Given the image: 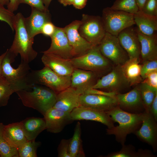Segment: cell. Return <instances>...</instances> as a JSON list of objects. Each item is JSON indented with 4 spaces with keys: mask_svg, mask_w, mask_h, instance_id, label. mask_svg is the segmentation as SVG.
<instances>
[{
    "mask_svg": "<svg viewBox=\"0 0 157 157\" xmlns=\"http://www.w3.org/2000/svg\"><path fill=\"white\" fill-rule=\"evenodd\" d=\"M31 8L30 16L25 18L24 20L29 35L34 38L35 35L41 33L43 25L47 22L51 21V18L49 10L43 11L33 7Z\"/></svg>",
    "mask_w": 157,
    "mask_h": 157,
    "instance_id": "d6986e66",
    "label": "cell"
},
{
    "mask_svg": "<svg viewBox=\"0 0 157 157\" xmlns=\"http://www.w3.org/2000/svg\"><path fill=\"white\" fill-rule=\"evenodd\" d=\"M110 7L133 15L139 10L135 0H116Z\"/></svg>",
    "mask_w": 157,
    "mask_h": 157,
    "instance_id": "d6a6232c",
    "label": "cell"
},
{
    "mask_svg": "<svg viewBox=\"0 0 157 157\" xmlns=\"http://www.w3.org/2000/svg\"><path fill=\"white\" fill-rule=\"evenodd\" d=\"M25 17L21 13L15 15L14 29V38L8 51L16 57L20 55L21 61L29 63L37 57V52L33 47L34 38L29 35L26 29Z\"/></svg>",
    "mask_w": 157,
    "mask_h": 157,
    "instance_id": "6da1fadb",
    "label": "cell"
},
{
    "mask_svg": "<svg viewBox=\"0 0 157 157\" xmlns=\"http://www.w3.org/2000/svg\"><path fill=\"white\" fill-rule=\"evenodd\" d=\"M15 91L5 78L0 74V107L7 105L11 95Z\"/></svg>",
    "mask_w": 157,
    "mask_h": 157,
    "instance_id": "836d02e7",
    "label": "cell"
},
{
    "mask_svg": "<svg viewBox=\"0 0 157 157\" xmlns=\"http://www.w3.org/2000/svg\"><path fill=\"white\" fill-rule=\"evenodd\" d=\"M81 134V124L79 122H78L74 128L73 136L70 138L69 149L71 157L85 156L83 147Z\"/></svg>",
    "mask_w": 157,
    "mask_h": 157,
    "instance_id": "83f0119b",
    "label": "cell"
},
{
    "mask_svg": "<svg viewBox=\"0 0 157 157\" xmlns=\"http://www.w3.org/2000/svg\"><path fill=\"white\" fill-rule=\"evenodd\" d=\"M142 82L157 89V71L153 72L148 74L143 80Z\"/></svg>",
    "mask_w": 157,
    "mask_h": 157,
    "instance_id": "ab89813d",
    "label": "cell"
},
{
    "mask_svg": "<svg viewBox=\"0 0 157 157\" xmlns=\"http://www.w3.org/2000/svg\"><path fill=\"white\" fill-rule=\"evenodd\" d=\"M25 135L28 141L35 140L38 136L46 129L44 118L27 117L21 121Z\"/></svg>",
    "mask_w": 157,
    "mask_h": 157,
    "instance_id": "484cf974",
    "label": "cell"
},
{
    "mask_svg": "<svg viewBox=\"0 0 157 157\" xmlns=\"http://www.w3.org/2000/svg\"><path fill=\"white\" fill-rule=\"evenodd\" d=\"M115 96L88 93L81 94L79 97L80 106L107 112L118 105Z\"/></svg>",
    "mask_w": 157,
    "mask_h": 157,
    "instance_id": "4fadbf2b",
    "label": "cell"
},
{
    "mask_svg": "<svg viewBox=\"0 0 157 157\" xmlns=\"http://www.w3.org/2000/svg\"><path fill=\"white\" fill-rule=\"evenodd\" d=\"M115 97L118 106L124 111L137 110L141 107L143 108L138 87H136L125 93L117 94Z\"/></svg>",
    "mask_w": 157,
    "mask_h": 157,
    "instance_id": "7402d4cb",
    "label": "cell"
},
{
    "mask_svg": "<svg viewBox=\"0 0 157 157\" xmlns=\"http://www.w3.org/2000/svg\"><path fill=\"white\" fill-rule=\"evenodd\" d=\"M56 26L51 22L49 21L45 23L42 26L41 33L44 35L51 37L54 33Z\"/></svg>",
    "mask_w": 157,
    "mask_h": 157,
    "instance_id": "60d3db41",
    "label": "cell"
},
{
    "mask_svg": "<svg viewBox=\"0 0 157 157\" xmlns=\"http://www.w3.org/2000/svg\"><path fill=\"white\" fill-rule=\"evenodd\" d=\"M146 0H135L139 10H141Z\"/></svg>",
    "mask_w": 157,
    "mask_h": 157,
    "instance_id": "bcb514c9",
    "label": "cell"
},
{
    "mask_svg": "<svg viewBox=\"0 0 157 157\" xmlns=\"http://www.w3.org/2000/svg\"><path fill=\"white\" fill-rule=\"evenodd\" d=\"M122 147L119 151L112 152L108 154L107 157H151L153 155L149 151L140 150L135 151L132 145H122Z\"/></svg>",
    "mask_w": 157,
    "mask_h": 157,
    "instance_id": "f546056e",
    "label": "cell"
},
{
    "mask_svg": "<svg viewBox=\"0 0 157 157\" xmlns=\"http://www.w3.org/2000/svg\"><path fill=\"white\" fill-rule=\"evenodd\" d=\"M4 125L0 123V156L1 157H19L17 149L11 146L4 138Z\"/></svg>",
    "mask_w": 157,
    "mask_h": 157,
    "instance_id": "4dcf8cb0",
    "label": "cell"
},
{
    "mask_svg": "<svg viewBox=\"0 0 157 157\" xmlns=\"http://www.w3.org/2000/svg\"><path fill=\"white\" fill-rule=\"evenodd\" d=\"M6 53V51L2 54L1 55H0V70H1V62L3 60V58L5 56Z\"/></svg>",
    "mask_w": 157,
    "mask_h": 157,
    "instance_id": "681fc988",
    "label": "cell"
},
{
    "mask_svg": "<svg viewBox=\"0 0 157 157\" xmlns=\"http://www.w3.org/2000/svg\"><path fill=\"white\" fill-rule=\"evenodd\" d=\"M87 0H74L72 5L76 9H82L85 6Z\"/></svg>",
    "mask_w": 157,
    "mask_h": 157,
    "instance_id": "ee69618b",
    "label": "cell"
},
{
    "mask_svg": "<svg viewBox=\"0 0 157 157\" xmlns=\"http://www.w3.org/2000/svg\"><path fill=\"white\" fill-rule=\"evenodd\" d=\"M15 15L4 6L0 4V21L6 23L13 32L14 31V23Z\"/></svg>",
    "mask_w": 157,
    "mask_h": 157,
    "instance_id": "e575fe53",
    "label": "cell"
},
{
    "mask_svg": "<svg viewBox=\"0 0 157 157\" xmlns=\"http://www.w3.org/2000/svg\"><path fill=\"white\" fill-rule=\"evenodd\" d=\"M81 22L80 34L93 46L98 45L106 32L101 17L83 14Z\"/></svg>",
    "mask_w": 157,
    "mask_h": 157,
    "instance_id": "ba28073f",
    "label": "cell"
},
{
    "mask_svg": "<svg viewBox=\"0 0 157 157\" xmlns=\"http://www.w3.org/2000/svg\"><path fill=\"white\" fill-rule=\"evenodd\" d=\"M117 37L129 59L136 58L140 60V45L135 27L133 26L126 28Z\"/></svg>",
    "mask_w": 157,
    "mask_h": 157,
    "instance_id": "2e32d148",
    "label": "cell"
},
{
    "mask_svg": "<svg viewBox=\"0 0 157 157\" xmlns=\"http://www.w3.org/2000/svg\"><path fill=\"white\" fill-rule=\"evenodd\" d=\"M98 46L102 55L115 66H121L129 59L118 37L107 32Z\"/></svg>",
    "mask_w": 157,
    "mask_h": 157,
    "instance_id": "9c48e42d",
    "label": "cell"
},
{
    "mask_svg": "<svg viewBox=\"0 0 157 157\" xmlns=\"http://www.w3.org/2000/svg\"><path fill=\"white\" fill-rule=\"evenodd\" d=\"M28 82L31 85L36 84L46 86L57 94L70 86L71 75H58L44 66L40 70H31L28 76Z\"/></svg>",
    "mask_w": 157,
    "mask_h": 157,
    "instance_id": "8992f818",
    "label": "cell"
},
{
    "mask_svg": "<svg viewBox=\"0 0 157 157\" xmlns=\"http://www.w3.org/2000/svg\"><path fill=\"white\" fill-rule=\"evenodd\" d=\"M41 145L39 141H27L17 149L19 157H37V151Z\"/></svg>",
    "mask_w": 157,
    "mask_h": 157,
    "instance_id": "1f68e13d",
    "label": "cell"
},
{
    "mask_svg": "<svg viewBox=\"0 0 157 157\" xmlns=\"http://www.w3.org/2000/svg\"><path fill=\"white\" fill-rule=\"evenodd\" d=\"M43 116L46 129L53 133L60 132L65 126L74 121L70 113L53 107L47 110Z\"/></svg>",
    "mask_w": 157,
    "mask_h": 157,
    "instance_id": "5bb4252c",
    "label": "cell"
},
{
    "mask_svg": "<svg viewBox=\"0 0 157 157\" xmlns=\"http://www.w3.org/2000/svg\"><path fill=\"white\" fill-rule=\"evenodd\" d=\"M43 53L41 60L44 66L48 67L58 75H71L74 68L70 59H64L50 53Z\"/></svg>",
    "mask_w": 157,
    "mask_h": 157,
    "instance_id": "ffe728a7",
    "label": "cell"
},
{
    "mask_svg": "<svg viewBox=\"0 0 157 157\" xmlns=\"http://www.w3.org/2000/svg\"><path fill=\"white\" fill-rule=\"evenodd\" d=\"M44 4L45 7L48 9V7L52 0H42Z\"/></svg>",
    "mask_w": 157,
    "mask_h": 157,
    "instance_id": "7dc6e473",
    "label": "cell"
},
{
    "mask_svg": "<svg viewBox=\"0 0 157 157\" xmlns=\"http://www.w3.org/2000/svg\"><path fill=\"white\" fill-rule=\"evenodd\" d=\"M134 20L137 29L147 35H157V17L151 16L139 10L133 14Z\"/></svg>",
    "mask_w": 157,
    "mask_h": 157,
    "instance_id": "d4e9b609",
    "label": "cell"
},
{
    "mask_svg": "<svg viewBox=\"0 0 157 157\" xmlns=\"http://www.w3.org/2000/svg\"><path fill=\"white\" fill-rule=\"evenodd\" d=\"M157 71V60H147L142 65L141 75L143 80L149 74Z\"/></svg>",
    "mask_w": 157,
    "mask_h": 157,
    "instance_id": "d590c367",
    "label": "cell"
},
{
    "mask_svg": "<svg viewBox=\"0 0 157 157\" xmlns=\"http://www.w3.org/2000/svg\"><path fill=\"white\" fill-rule=\"evenodd\" d=\"M19 3H25L43 11L48 10L45 6L42 0H19Z\"/></svg>",
    "mask_w": 157,
    "mask_h": 157,
    "instance_id": "f35d334b",
    "label": "cell"
},
{
    "mask_svg": "<svg viewBox=\"0 0 157 157\" xmlns=\"http://www.w3.org/2000/svg\"><path fill=\"white\" fill-rule=\"evenodd\" d=\"M130 85L124 76L121 66H115L108 74L98 79L92 88L116 94Z\"/></svg>",
    "mask_w": 157,
    "mask_h": 157,
    "instance_id": "30bf717a",
    "label": "cell"
},
{
    "mask_svg": "<svg viewBox=\"0 0 157 157\" xmlns=\"http://www.w3.org/2000/svg\"><path fill=\"white\" fill-rule=\"evenodd\" d=\"M3 134L8 143L17 150L28 141L23 131L21 122L4 125Z\"/></svg>",
    "mask_w": 157,
    "mask_h": 157,
    "instance_id": "cb8c5ba5",
    "label": "cell"
},
{
    "mask_svg": "<svg viewBox=\"0 0 157 157\" xmlns=\"http://www.w3.org/2000/svg\"><path fill=\"white\" fill-rule=\"evenodd\" d=\"M157 121V94L156 95L151 105L149 112Z\"/></svg>",
    "mask_w": 157,
    "mask_h": 157,
    "instance_id": "7bdbcfd3",
    "label": "cell"
},
{
    "mask_svg": "<svg viewBox=\"0 0 157 157\" xmlns=\"http://www.w3.org/2000/svg\"><path fill=\"white\" fill-rule=\"evenodd\" d=\"M0 157H1V156H0Z\"/></svg>",
    "mask_w": 157,
    "mask_h": 157,
    "instance_id": "f907efd6",
    "label": "cell"
},
{
    "mask_svg": "<svg viewBox=\"0 0 157 157\" xmlns=\"http://www.w3.org/2000/svg\"><path fill=\"white\" fill-rule=\"evenodd\" d=\"M80 95L70 86L56 94V102L53 107L70 113L80 106Z\"/></svg>",
    "mask_w": 157,
    "mask_h": 157,
    "instance_id": "44dd1931",
    "label": "cell"
},
{
    "mask_svg": "<svg viewBox=\"0 0 157 157\" xmlns=\"http://www.w3.org/2000/svg\"><path fill=\"white\" fill-rule=\"evenodd\" d=\"M19 0H9V2L7 5V9L10 12L13 13L18 9L20 4Z\"/></svg>",
    "mask_w": 157,
    "mask_h": 157,
    "instance_id": "b9f144b4",
    "label": "cell"
},
{
    "mask_svg": "<svg viewBox=\"0 0 157 157\" xmlns=\"http://www.w3.org/2000/svg\"><path fill=\"white\" fill-rule=\"evenodd\" d=\"M58 1L59 0H58Z\"/></svg>",
    "mask_w": 157,
    "mask_h": 157,
    "instance_id": "816d5d0a",
    "label": "cell"
},
{
    "mask_svg": "<svg viewBox=\"0 0 157 157\" xmlns=\"http://www.w3.org/2000/svg\"><path fill=\"white\" fill-rule=\"evenodd\" d=\"M9 2V0H0V4L4 6L5 5L7 6Z\"/></svg>",
    "mask_w": 157,
    "mask_h": 157,
    "instance_id": "c3c4849f",
    "label": "cell"
},
{
    "mask_svg": "<svg viewBox=\"0 0 157 157\" xmlns=\"http://www.w3.org/2000/svg\"><path fill=\"white\" fill-rule=\"evenodd\" d=\"M142 126L139 130L135 131V134L140 139L156 149L157 140V121L149 112L145 111L142 113Z\"/></svg>",
    "mask_w": 157,
    "mask_h": 157,
    "instance_id": "ac0fdd59",
    "label": "cell"
},
{
    "mask_svg": "<svg viewBox=\"0 0 157 157\" xmlns=\"http://www.w3.org/2000/svg\"><path fill=\"white\" fill-rule=\"evenodd\" d=\"M70 115L74 121L85 120L96 121L106 125L108 129L114 126V121L106 112L80 106L74 109Z\"/></svg>",
    "mask_w": 157,
    "mask_h": 157,
    "instance_id": "9a60e30c",
    "label": "cell"
},
{
    "mask_svg": "<svg viewBox=\"0 0 157 157\" xmlns=\"http://www.w3.org/2000/svg\"><path fill=\"white\" fill-rule=\"evenodd\" d=\"M140 45V58L143 62L157 60V35L149 36L141 33L135 27Z\"/></svg>",
    "mask_w": 157,
    "mask_h": 157,
    "instance_id": "603a6c76",
    "label": "cell"
},
{
    "mask_svg": "<svg viewBox=\"0 0 157 157\" xmlns=\"http://www.w3.org/2000/svg\"><path fill=\"white\" fill-rule=\"evenodd\" d=\"M50 38L51 42L50 47L42 53L53 54L67 60L74 57L72 49L63 28L56 27L54 33Z\"/></svg>",
    "mask_w": 157,
    "mask_h": 157,
    "instance_id": "7c38bea8",
    "label": "cell"
},
{
    "mask_svg": "<svg viewBox=\"0 0 157 157\" xmlns=\"http://www.w3.org/2000/svg\"><path fill=\"white\" fill-rule=\"evenodd\" d=\"M1 62L0 74L3 76L16 92L22 90H28L32 85L28 82V76L31 69L29 63L21 61L16 68L13 67L11 63L16 57L7 49Z\"/></svg>",
    "mask_w": 157,
    "mask_h": 157,
    "instance_id": "277c9868",
    "label": "cell"
},
{
    "mask_svg": "<svg viewBox=\"0 0 157 157\" xmlns=\"http://www.w3.org/2000/svg\"><path fill=\"white\" fill-rule=\"evenodd\" d=\"M101 18L106 32L117 37L122 30L135 24L133 14L110 7L103 9Z\"/></svg>",
    "mask_w": 157,
    "mask_h": 157,
    "instance_id": "52a82bcc",
    "label": "cell"
},
{
    "mask_svg": "<svg viewBox=\"0 0 157 157\" xmlns=\"http://www.w3.org/2000/svg\"><path fill=\"white\" fill-rule=\"evenodd\" d=\"M141 10L147 15L157 17V0H146Z\"/></svg>",
    "mask_w": 157,
    "mask_h": 157,
    "instance_id": "8d00e7d4",
    "label": "cell"
},
{
    "mask_svg": "<svg viewBox=\"0 0 157 157\" xmlns=\"http://www.w3.org/2000/svg\"><path fill=\"white\" fill-rule=\"evenodd\" d=\"M136 58L129 59L121 66L123 73L130 86L140 83L142 81L141 75L142 65Z\"/></svg>",
    "mask_w": 157,
    "mask_h": 157,
    "instance_id": "4316f807",
    "label": "cell"
},
{
    "mask_svg": "<svg viewBox=\"0 0 157 157\" xmlns=\"http://www.w3.org/2000/svg\"><path fill=\"white\" fill-rule=\"evenodd\" d=\"M106 112L114 122L119 124L117 126L107 129V134L115 135L116 140L122 145L124 144L127 135L135 131L142 124V113L128 112L118 105Z\"/></svg>",
    "mask_w": 157,
    "mask_h": 157,
    "instance_id": "7a4b0ae2",
    "label": "cell"
},
{
    "mask_svg": "<svg viewBox=\"0 0 157 157\" xmlns=\"http://www.w3.org/2000/svg\"><path fill=\"white\" fill-rule=\"evenodd\" d=\"M81 22V21L76 20L63 28L74 57L83 54L94 46L79 33L78 29Z\"/></svg>",
    "mask_w": 157,
    "mask_h": 157,
    "instance_id": "8fae6325",
    "label": "cell"
},
{
    "mask_svg": "<svg viewBox=\"0 0 157 157\" xmlns=\"http://www.w3.org/2000/svg\"><path fill=\"white\" fill-rule=\"evenodd\" d=\"M70 60L74 68L92 71L99 76L110 72L113 67L110 61L101 54L98 45Z\"/></svg>",
    "mask_w": 157,
    "mask_h": 157,
    "instance_id": "5b68a950",
    "label": "cell"
},
{
    "mask_svg": "<svg viewBox=\"0 0 157 157\" xmlns=\"http://www.w3.org/2000/svg\"><path fill=\"white\" fill-rule=\"evenodd\" d=\"M25 106L35 109L43 115L53 107L56 98V94L49 88L42 85L33 84L30 89L16 92Z\"/></svg>",
    "mask_w": 157,
    "mask_h": 157,
    "instance_id": "3957f363",
    "label": "cell"
},
{
    "mask_svg": "<svg viewBox=\"0 0 157 157\" xmlns=\"http://www.w3.org/2000/svg\"><path fill=\"white\" fill-rule=\"evenodd\" d=\"M138 87L140 90L143 108L145 111L149 112L151 104L157 94V89L141 82Z\"/></svg>",
    "mask_w": 157,
    "mask_h": 157,
    "instance_id": "f1b7e54d",
    "label": "cell"
},
{
    "mask_svg": "<svg viewBox=\"0 0 157 157\" xmlns=\"http://www.w3.org/2000/svg\"><path fill=\"white\" fill-rule=\"evenodd\" d=\"M74 0H59L58 1L64 6L72 5Z\"/></svg>",
    "mask_w": 157,
    "mask_h": 157,
    "instance_id": "f6af8a7d",
    "label": "cell"
},
{
    "mask_svg": "<svg viewBox=\"0 0 157 157\" xmlns=\"http://www.w3.org/2000/svg\"><path fill=\"white\" fill-rule=\"evenodd\" d=\"M99 76L92 71L74 68L71 75L70 87L79 95L85 94L92 88Z\"/></svg>",
    "mask_w": 157,
    "mask_h": 157,
    "instance_id": "e0dca14e",
    "label": "cell"
},
{
    "mask_svg": "<svg viewBox=\"0 0 157 157\" xmlns=\"http://www.w3.org/2000/svg\"><path fill=\"white\" fill-rule=\"evenodd\" d=\"M70 139H62L59 144L58 149V157H71L69 152Z\"/></svg>",
    "mask_w": 157,
    "mask_h": 157,
    "instance_id": "74e56055",
    "label": "cell"
}]
</instances>
